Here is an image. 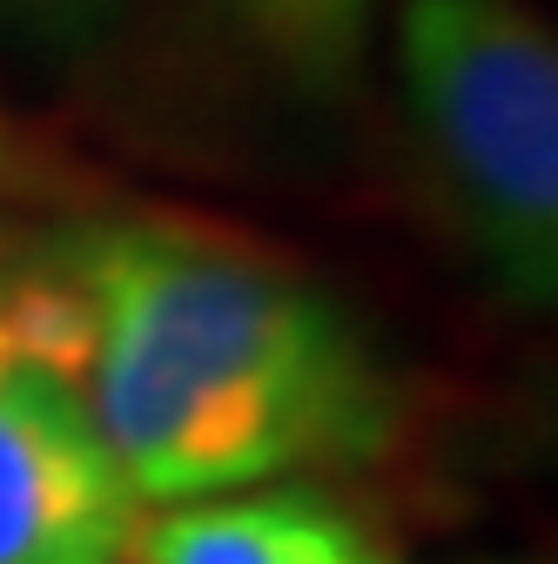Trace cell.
I'll return each instance as SVG.
<instances>
[{
	"label": "cell",
	"instance_id": "obj_2",
	"mask_svg": "<svg viewBox=\"0 0 558 564\" xmlns=\"http://www.w3.org/2000/svg\"><path fill=\"white\" fill-rule=\"evenodd\" d=\"M397 75L464 242L525 310L558 290V47L525 0H404Z\"/></svg>",
	"mask_w": 558,
	"mask_h": 564
},
{
	"label": "cell",
	"instance_id": "obj_4",
	"mask_svg": "<svg viewBox=\"0 0 558 564\" xmlns=\"http://www.w3.org/2000/svg\"><path fill=\"white\" fill-rule=\"evenodd\" d=\"M128 564H397V557L357 511L297 484H256L142 518L128 538Z\"/></svg>",
	"mask_w": 558,
	"mask_h": 564
},
{
	"label": "cell",
	"instance_id": "obj_3",
	"mask_svg": "<svg viewBox=\"0 0 558 564\" xmlns=\"http://www.w3.org/2000/svg\"><path fill=\"white\" fill-rule=\"evenodd\" d=\"M88 316L54 262L0 269V564H121L142 524L82 390Z\"/></svg>",
	"mask_w": 558,
	"mask_h": 564
},
{
	"label": "cell",
	"instance_id": "obj_6",
	"mask_svg": "<svg viewBox=\"0 0 558 564\" xmlns=\"http://www.w3.org/2000/svg\"><path fill=\"white\" fill-rule=\"evenodd\" d=\"M95 202H101V175L67 141H54L47 128L0 108V208H67V216H88Z\"/></svg>",
	"mask_w": 558,
	"mask_h": 564
},
{
	"label": "cell",
	"instance_id": "obj_7",
	"mask_svg": "<svg viewBox=\"0 0 558 564\" xmlns=\"http://www.w3.org/2000/svg\"><path fill=\"white\" fill-rule=\"evenodd\" d=\"M0 8L34 21V28H95L115 0H0Z\"/></svg>",
	"mask_w": 558,
	"mask_h": 564
},
{
	"label": "cell",
	"instance_id": "obj_5",
	"mask_svg": "<svg viewBox=\"0 0 558 564\" xmlns=\"http://www.w3.org/2000/svg\"><path fill=\"white\" fill-rule=\"evenodd\" d=\"M243 28L269 61H283L303 88H336L357 67L371 0H236Z\"/></svg>",
	"mask_w": 558,
	"mask_h": 564
},
{
	"label": "cell",
	"instance_id": "obj_8",
	"mask_svg": "<svg viewBox=\"0 0 558 564\" xmlns=\"http://www.w3.org/2000/svg\"><path fill=\"white\" fill-rule=\"evenodd\" d=\"M0 249H8V229H0Z\"/></svg>",
	"mask_w": 558,
	"mask_h": 564
},
{
	"label": "cell",
	"instance_id": "obj_1",
	"mask_svg": "<svg viewBox=\"0 0 558 564\" xmlns=\"http://www.w3.org/2000/svg\"><path fill=\"white\" fill-rule=\"evenodd\" d=\"M47 262L88 316L82 390L142 511L390 444L397 397L371 343L262 249L189 223H82Z\"/></svg>",
	"mask_w": 558,
	"mask_h": 564
},
{
	"label": "cell",
	"instance_id": "obj_9",
	"mask_svg": "<svg viewBox=\"0 0 558 564\" xmlns=\"http://www.w3.org/2000/svg\"><path fill=\"white\" fill-rule=\"evenodd\" d=\"M121 564H128V557H121Z\"/></svg>",
	"mask_w": 558,
	"mask_h": 564
}]
</instances>
